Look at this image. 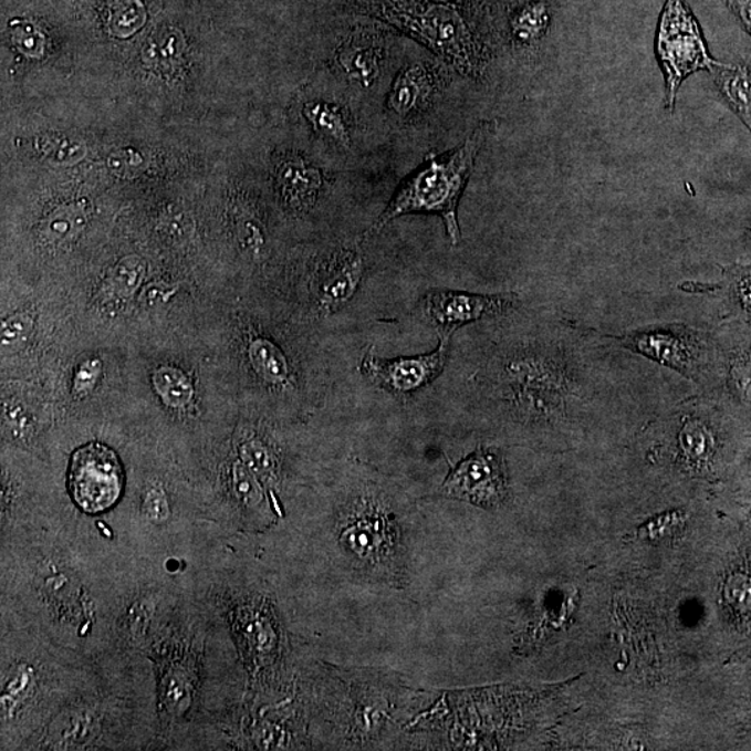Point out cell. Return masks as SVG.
<instances>
[{
    "label": "cell",
    "mask_w": 751,
    "mask_h": 751,
    "mask_svg": "<svg viewBox=\"0 0 751 751\" xmlns=\"http://www.w3.org/2000/svg\"><path fill=\"white\" fill-rule=\"evenodd\" d=\"M0 545V626L35 630L88 658L112 653L118 587L132 555L70 515Z\"/></svg>",
    "instance_id": "obj_1"
},
{
    "label": "cell",
    "mask_w": 751,
    "mask_h": 751,
    "mask_svg": "<svg viewBox=\"0 0 751 751\" xmlns=\"http://www.w3.org/2000/svg\"><path fill=\"white\" fill-rule=\"evenodd\" d=\"M160 722L159 750H194L215 717L246 691L229 630L194 586L148 651Z\"/></svg>",
    "instance_id": "obj_2"
},
{
    "label": "cell",
    "mask_w": 751,
    "mask_h": 751,
    "mask_svg": "<svg viewBox=\"0 0 751 751\" xmlns=\"http://www.w3.org/2000/svg\"><path fill=\"white\" fill-rule=\"evenodd\" d=\"M159 734L153 661L107 653L27 750H159Z\"/></svg>",
    "instance_id": "obj_3"
},
{
    "label": "cell",
    "mask_w": 751,
    "mask_h": 751,
    "mask_svg": "<svg viewBox=\"0 0 751 751\" xmlns=\"http://www.w3.org/2000/svg\"><path fill=\"white\" fill-rule=\"evenodd\" d=\"M0 750H27L84 684L95 658L24 628L0 626Z\"/></svg>",
    "instance_id": "obj_4"
},
{
    "label": "cell",
    "mask_w": 751,
    "mask_h": 751,
    "mask_svg": "<svg viewBox=\"0 0 751 751\" xmlns=\"http://www.w3.org/2000/svg\"><path fill=\"white\" fill-rule=\"evenodd\" d=\"M494 122H482L467 140L446 155L429 158L405 178L366 236H375L393 220L410 213L439 215L452 246L461 241L458 205L477 165L480 150L494 132Z\"/></svg>",
    "instance_id": "obj_5"
},
{
    "label": "cell",
    "mask_w": 751,
    "mask_h": 751,
    "mask_svg": "<svg viewBox=\"0 0 751 751\" xmlns=\"http://www.w3.org/2000/svg\"><path fill=\"white\" fill-rule=\"evenodd\" d=\"M656 52L666 77L667 107L674 111L678 91L689 75L720 66L707 51L700 27L684 0H667L658 24Z\"/></svg>",
    "instance_id": "obj_6"
},
{
    "label": "cell",
    "mask_w": 751,
    "mask_h": 751,
    "mask_svg": "<svg viewBox=\"0 0 751 751\" xmlns=\"http://www.w3.org/2000/svg\"><path fill=\"white\" fill-rule=\"evenodd\" d=\"M500 398L508 413L531 420L549 419L562 407L559 373L549 358L538 354H513L502 362L497 377Z\"/></svg>",
    "instance_id": "obj_7"
},
{
    "label": "cell",
    "mask_w": 751,
    "mask_h": 751,
    "mask_svg": "<svg viewBox=\"0 0 751 751\" xmlns=\"http://www.w3.org/2000/svg\"><path fill=\"white\" fill-rule=\"evenodd\" d=\"M69 491L81 513L98 517L115 510L124 490V469L115 450L102 442L77 448L70 459Z\"/></svg>",
    "instance_id": "obj_8"
},
{
    "label": "cell",
    "mask_w": 751,
    "mask_h": 751,
    "mask_svg": "<svg viewBox=\"0 0 751 751\" xmlns=\"http://www.w3.org/2000/svg\"><path fill=\"white\" fill-rule=\"evenodd\" d=\"M452 336H440L439 345L428 354L382 358L371 347L359 361L361 375L399 401H408L439 379L450 358Z\"/></svg>",
    "instance_id": "obj_9"
},
{
    "label": "cell",
    "mask_w": 751,
    "mask_h": 751,
    "mask_svg": "<svg viewBox=\"0 0 751 751\" xmlns=\"http://www.w3.org/2000/svg\"><path fill=\"white\" fill-rule=\"evenodd\" d=\"M365 274V257L358 246L334 248L313 268L310 280L313 313L327 319L347 310L358 296Z\"/></svg>",
    "instance_id": "obj_10"
},
{
    "label": "cell",
    "mask_w": 751,
    "mask_h": 751,
    "mask_svg": "<svg viewBox=\"0 0 751 751\" xmlns=\"http://www.w3.org/2000/svg\"><path fill=\"white\" fill-rule=\"evenodd\" d=\"M518 295L473 294L467 291L431 289L421 296V316L440 336H452L467 324L507 315L518 305Z\"/></svg>",
    "instance_id": "obj_11"
},
{
    "label": "cell",
    "mask_w": 751,
    "mask_h": 751,
    "mask_svg": "<svg viewBox=\"0 0 751 751\" xmlns=\"http://www.w3.org/2000/svg\"><path fill=\"white\" fill-rule=\"evenodd\" d=\"M448 499L494 508L508 496V478L504 459L494 448L478 447L448 473L441 486Z\"/></svg>",
    "instance_id": "obj_12"
},
{
    "label": "cell",
    "mask_w": 751,
    "mask_h": 751,
    "mask_svg": "<svg viewBox=\"0 0 751 751\" xmlns=\"http://www.w3.org/2000/svg\"><path fill=\"white\" fill-rule=\"evenodd\" d=\"M405 24L429 43L435 51L468 72L473 67L471 42L461 20L447 9H430L421 14H410Z\"/></svg>",
    "instance_id": "obj_13"
},
{
    "label": "cell",
    "mask_w": 751,
    "mask_h": 751,
    "mask_svg": "<svg viewBox=\"0 0 751 751\" xmlns=\"http://www.w3.org/2000/svg\"><path fill=\"white\" fill-rule=\"evenodd\" d=\"M626 348L647 356L657 364L690 376L696 365V340L688 328L651 327L620 340Z\"/></svg>",
    "instance_id": "obj_14"
},
{
    "label": "cell",
    "mask_w": 751,
    "mask_h": 751,
    "mask_svg": "<svg viewBox=\"0 0 751 751\" xmlns=\"http://www.w3.org/2000/svg\"><path fill=\"white\" fill-rule=\"evenodd\" d=\"M247 359L253 375L263 386L274 393L293 392L296 387V371L290 356L274 338L253 334L248 338Z\"/></svg>",
    "instance_id": "obj_15"
},
{
    "label": "cell",
    "mask_w": 751,
    "mask_h": 751,
    "mask_svg": "<svg viewBox=\"0 0 751 751\" xmlns=\"http://www.w3.org/2000/svg\"><path fill=\"white\" fill-rule=\"evenodd\" d=\"M278 182L284 202L296 210L312 208L323 188L321 171L302 160L284 161L279 167Z\"/></svg>",
    "instance_id": "obj_16"
},
{
    "label": "cell",
    "mask_w": 751,
    "mask_h": 751,
    "mask_svg": "<svg viewBox=\"0 0 751 751\" xmlns=\"http://www.w3.org/2000/svg\"><path fill=\"white\" fill-rule=\"evenodd\" d=\"M431 86L429 70L421 64H410L394 80L387 105L398 116H410L429 98Z\"/></svg>",
    "instance_id": "obj_17"
},
{
    "label": "cell",
    "mask_w": 751,
    "mask_h": 751,
    "mask_svg": "<svg viewBox=\"0 0 751 751\" xmlns=\"http://www.w3.org/2000/svg\"><path fill=\"white\" fill-rule=\"evenodd\" d=\"M711 74L728 105L751 132V73L748 67L721 63Z\"/></svg>",
    "instance_id": "obj_18"
},
{
    "label": "cell",
    "mask_w": 751,
    "mask_h": 751,
    "mask_svg": "<svg viewBox=\"0 0 751 751\" xmlns=\"http://www.w3.org/2000/svg\"><path fill=\"white\" fill-rule=\"evenodd\" d=\"M182 51L184 42L180 32L175 29H160L149 36L143 58L150 67L166 72L180 63Z\"/></svg>",
    "instance_id": "obj_19"
},
{
    "label": "cell",
    "mask_w": 751,
    "mask_h": 751,
    "mask_svg": "<svg viewBox=\"0 0 751 751\" xmlns=\"http://www.w3.org/2000/svg\"><path fill=\"white\" fill-rule=\"evenodd\" d=\"M338 64L345 75L355 84L369 86L380 73V61L369 46L348 45L338 55Z\"/></svg>",
    "instance_id": "obj_20"
},
{
    "label": "cell",
    "mask_w": 751,
    "mask_h": 751,
    "mask_svg": "<svg viewBox=\"0 0 751 751\" xmlns=\"http://www.w3.org/2000/svg\"><path fill=\"white\" fill-rule=\"evenodd\" d=\"M305 115L323 137L334 140L342 147H347L350 144L348 124L338 106L324 104V102H311L305 106Z\"/></svg>",
    "instance_id": "obj_21"
},
{
    "label": "cell",
    "mask_w": 751,
    "mask_h": 751,
    "mask_svg": "<svg viewBox=\"0 0 751 751\" xmlns=\"http://www.w3.org/2000/svg\"><path fill=\"white\" fill-rule=\"evenodd\" d=\"M155 392L171 408H184L191 403L194 388L186 373L177 367L164 366L154 373Z\"/></svg>",
    "instance_id": "obj_22"
},
{
    "label": "cell",
    "mask_w": 751,
    "mask_h": 751,
    "mask_svg": "<svg viewBox=\"0 0 751 751\" xmlns=\"http://www.w3.org/2000/svg\"><path fill=\"white\" fill-rule=\"evenodd\" d=\"M680 450L691 463H707L716 452V437L700 420L685 421L679 435Z\"/></svg>",
    "instance_id": "obj_23"
},
{
    "label": "cell",
    "mask_w": 751,
    "mask_h": 751,
    "mask_svg": "<svg viewBox=\"0 0 751 751\" xmlns=\"http://www.w3.org/2000/svg\"><path fill=\"white\" fill-rule=\"evenodd\" d=\"M86 208L84 204H72L59 208L43 223L42 232L48 240L61 242L73 239L84 229Z\"/></svg>",
    "instance_id": "obj_24"
},
{
    "label": "cell",
    "mask_w": 751,
    "mask_h": 751,
    "mask_svg": "<svg viewBox=\"0 0 751 751\" xmlns=\"http://www.w3.org/2000/svg\"><path fill=\"white\" fill-rule=\"evenodd\" d=\"M35 150L42 158L56 165H74L85 156V147L79 140L55 134L38 137Z\"/></svg>",
    "instance_id": "obj_25"
},
{
    "label": "cell",
    "mask_w": 751,
    "mask_h": 751,
    "mask_svg": "<svg viewBox=\"0 0 751 751\" xmlns=\"http://www.w3.org/2000/svg\"><path fill=\"white\" fill-rule=\"evenodd\" d=\"M145 274V264L140 259L129 257L123 259L113 269L111 285L113 291L122 299H129L138 290Z\"/></svg>",
    "instance_id": "obj_26"
},
{
    "label": "cell",
    "mask_w": 751,
    "mask_h": 751,
    "mask_svg": "<svg viewBox=\"0 0 751 751\" xmlns=\"http://www.w3.org/2000/svg\"><path fill=\"white\" fill-rule=\"evenodd\" d=\"M14 46L25 56L40 59L45 53L46 38L34 24L24 20H13L9 24Z\"/></svg>",
    "instance_id": "obj_27"
},
{
    "label": "cell",
    "mask_w": 751,
    "mask_h": 751,
    "mask_svg": "<svg viewBox=\"0 0 751 751\" xmlns=\"http://www.w3.org/2000/svg\"><path fill=\"white\" fill-rule=\"evenodd\" d=\"M545 27H547V12L542 4H534V7L526 8L518 15L515 23H513V32H515L518 41L532 43L543 34Z\"/></svg>",
    "instance_id": "obj_28"
},
{
    "label": "cell",
    "mask_w": 751,
    "mask_h": 751,
    "mask_svg": "<svg viewBox=\"0 0 751 751\" xmlns=\"http://www.w3.org/2000/svg\"><path fill=\"white\" fill-rule=\"evenodd\" d=\"M145 12L139 0H126L118 4L115 14H113V30L118 36H127L134 34L135 31L144 24Z\"/></svg>",
    "instance_id": "obj_29"
},
{
    "label": "cell",
    "mask_w": 751,
    "mask_h": 751,
    "mask_svg": "<svg viewBox=\"0 0 751 751\" xmlns=\"http://www.w3.org/2000/svg\"><path fill=\"white\" fill-rule=\"evenodd\" d=\"M34 327L32 317L27 313H15L2 324V348L3 351L18 350L29 340Z\"/></svg>",
    "instance_id": "obj_30"
},
{
    "label": "cell",
    "mask_w": 751,
    "mask_h": 751,
    "mask_svg": "<svg viewBox=\"0 0 751 751\" xmlns=\"http://www.w3.org/2000/svg\"><path fill=\"white\" fill-rule=\"evenodd\" d=\"M102 375V362L100 359H88L83 362L75 371L73 379V390L77 396H85V394L94 390L98 385Z\"/></svg>",
    "instance_id": "obj_31"
},
{
    "label": "cell",
    "mask_w": 751,
    "mask_h": 751,
    "mask_svg": "<svg viewBox=\"0 0 751 751\" xmlns=\"http://www.w3.org/2000/svg\"><path fill=\"white\" fill-rule=\"evenodd\" d=\"M4 429L8 431L10 439L14 441H24L31 435L30 420L18 405L8 407L3 414Z\"/></svg>",
    "instance_id": "obj_32"
},
{
    "label": "cell",
    "mask_w": 751,
    "mask_h": 751,
    "mask_svg": "<svg viewBox=\"0 0 751 751\" xmlns=\"http://www.w3.org/2000/svg\"><path fill=\"white\" fill-rule=\"evenodd\" d=\"M143 164V156L134 153V150L116 153L109 158L111 169L117 171L118 175H129V173L138 171Z\"/></svg>",
    "instance_id": "obj_33"
},
{
    "label": "cell",
    "mask_w": 751,
    "mask_h": 751,
    "mask_svg": "<svg viewBox=\"0 0 751 751\" xmlns=\"http://www.w3.org/2000/svg\"><path fill=\"white\" fill-rule=\"evenodd\" d=\"M176 290L165 283H153L144 289L140 301L147 306H160L175 295Z\"/></svg>",
    "instance_id": "obj_34"
},
{
    "label": "cell",
    "mask_w": 751,
    "mask_h": 751,
    "mask_svg": "<svg viewBox=\"0 0 751 751\" xmlns=\"http://www.w3.org/2000/svg\"><path fill=\"white\" fill-rule=\"evenodd\" d=\"M727 3L751 35V0H727Z\"/></svg>",
    "instance_id": "obj_35"
},
{
    "label": "cell",
    "mask_w": 751,
    "mask_h": 751,
    "mask_svg": "<svg viewBox=\"0 0 751 751\" xmlns=\"http://www.w3.org/2000/svg\"><path fill=\"white\" fill-rule=\"evenodd\" d=\"M738 291L739 295L742 296L744 306L751 310V270H748V272L740 278Z\"/></svg>",
    "instance_id": "obj_36"
}]
</instances>
